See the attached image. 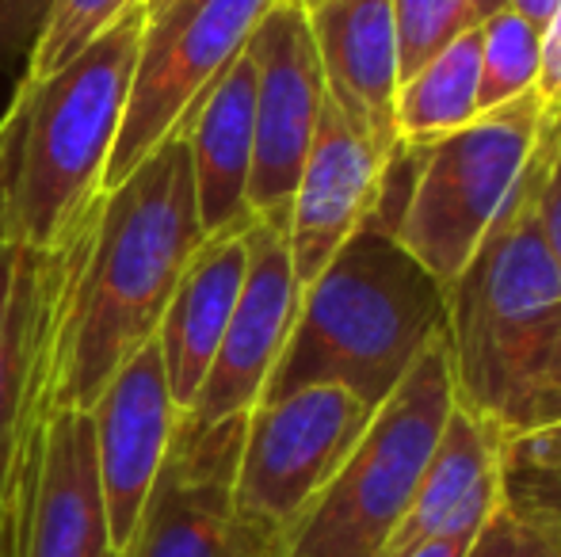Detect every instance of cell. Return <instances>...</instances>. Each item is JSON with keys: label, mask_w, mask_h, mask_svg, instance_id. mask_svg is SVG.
Masks as SVG:
<instances>
[{"label": "cell", "mask_w": 561, "mask_h": 557, "mask_svg": "<svg viewBox=\"0 0 561 557\" xmlns=\"http://www.w3.org/2000/svg\"><path fill=\"white\" fill-rule=\"evenodd\" d=\"M207 241L184 130L100 195L96 233L61 336L54 409L89 413L118 367L161 328L180 276Z\"/></svg>", "instance_id": "obj_1"}, {"label": "cell", "mask_w": 561, "mask_h": 557, "mask_svg": "<svg viewBox=\"0 0 561 557\" xmlns=\"http://www.w3.org/2000/svg\"><path fill=\"white\" fill-rule=\"evenodd\" d=\"M141 31L146 4L130 8L66 69L20 81L0 115V248L58 253L96 210Z\"/></svg>", "instance_id": "obj_2"}, {"label": "cell", "mask_w": 561, "mask_h": 557, "mask_svg": "<svg viewBox=\"0 0 561 557\" xmlns=\"http://www.w3.org/2000/svg\"><path fill=\"white\" fill-rule=\"evenodd\" d=\"M447 328V290L393 233L367 222L302 290L267 397L340 386L378 409Z\"/></svg>", "instance_id": "obj_3"}, {"label": "cell", "mask_w": 561, "mask_h": 557, "mask_svg": "<svg viewBox=\"0 0 561 557\" xmlns=\"http://www.w3.org/2000/svg\"><path fill=\"white\" fill-rule=\"evenodd\" d=\"M558 328L561 271L535 222L531 184L524 176L501 222L447 287L444 340L458 402L512 436Z\"/></svg>", "instance_id": "obj_4"}, {"label": "cell", "mask_w": 561, "mask_h": 557, "mask_svg": "<svg viewBox=\"0 0 561 557\" xmlns=\"http://www.w3.org/2000/svg\"><path fill=\"white\" fill-rule=\"evenodd\" d=\"M542 130L547 115L531 92L516 104L478 115L470 127L432 146L393 149L405 199L393 210L390 233L444 290L508 210L535 161Z\"/></svg>", "instance_id": "obj_5"}, {"label": "cell", "mask_w": 561, "mask_h": 557, "mask_svg": "<svg viewBox=\"0 0 561 557\" xmlns=\"http://www.w3.org/2000/svg\"><path fill=\"white\" fill-rule=\"evenodd\" d=\"M455 397L447 340L439 336L370 413L344 466L290 527L283 557H382L413 504Z\"/></svg>", "instance_id": "obj_6"}, {"label": "cell", "mask_w": 561, "mask_h": 557, "mask_svg": "<svg viewBox=\"0 0 561 557\" xmlns=\"http://www.w3.org/2000/svg\"><path fill=\"white\" fill-rule=\"evenodd\" d=\"M272 4L275 0H169L146 12L104 192L123 184L153 149L184 130L210 84L244 54Z\"/></svg>", "instance_id": "obj_7"}, {"label": "cell", "mask_w": 561, "mask_h": 557, "mask_svg": "<svg viewBox=\"0 0 561 557\" xmlns=\"http://www.w3.org/2000/svg\"><path fill=\"white\" fill-rule=\"evenodd\" d=\"M92 233L96 210L58 253L0 248V500L20 489L31 443L54 409L61 336Z\"/></svg>", "instance_id": "obj_8"}, {"label": "cell", "mask_w": 561, "mask_h": 557, "mask_svg": "<svg viewBox=\"0 0 561 557\" xmlns=\"http://www.w3.org/2000/svg\"><path fill=\"white\" fill-rule=\"evenodd\" d=\"M370 413L340 386H302L260 402L244 420L237 454L233 504L241 520L287 543L290 527L344 466Z\"/></svg>", "instance_id": "obj_9"}, {"label": "cell", "mask_w": 561, "mask_h": 557, "mask_svg": "<svg viewBox=\"0 0 561 557\" xmlns=\"http://www.w3.org/2000/svg\"><path fill=\"white\" fill-rule=\"evenodd\" d=\"M244 420L192 428L180 420L141 520L118 557H283V543L233 504Z\"/></svg>", "instance_id": "obj_10"}, {"label": "cell", "mask_w": 561, "mask_h": 557, "mask_svg": "<svg viewBox=\"0 0 561 557\" xmlns=\"http://www.w3.org/2000/svg\"><path fill=\"white\" fill-rule=\"evenodd\" d=\"M244 50L256 69L249 214L283 222L325 112V77L306 8L295 0H275Z\"/></svg>", "instance_id": "obj_11"}, {"label": "cell", "mask_w": 561, "mask_h": 557, "mask_svg": "<svg viewBox=\"0 0 561 557\" xmlns=\"http://www.w3.org/2000/svg\"><path fill=\"white\" fill-rule=\"evenodd\" d=\"M298 302H302V290L290 268L283 222L252 218L249 268H244L233 317L226 325L199 397L180 420L192 428H210V423L249 417L264 402L267 382L279 367L298 317Z\"/></svg>", "instance_id": "obj_12"}, {"label": "cell", "mask_w": 561, "mask_h": 557, "mask_svg": "<svg viewBox=\"0 0 561 557\" xmlns=\"http://www.w3.org/2000/svg\"><path fill=\"white\" fill-rule=\"evenodd\" d=\"M15 557H118L89 413H46L23 462Z\"/></svg>", "instance_id": "obj_13"}, {"label": "cell", "mask_w": 561, "mask_h": 557, "mask_svg": "<svg viewBox=\"0 0 561 557\" xmlns=\"http://www.w3.org/2000/svg\"><path fill=\"white\" fill-rule=\"evenodd\" d=\"M96 439V469L104 489L107 527L115 550H123L141 520L157 474L169 459L172 436L180 428V409L172 402L164 359L157 336L138 348L104 386L89 409Z\"/></svg>", "instance_id": "obj_14"}, {"label": "cell", "mask_w": 561, "mask_h": 557, "mask_svg": "<svg viewBox=\"0 0 561 557\" xmlns=\"http://www.w3.org/2000/svg\"><path fill=\"white\" fill-rule=\"evenodd\" d=\"M390 156L393 153L378 149L363 130H355L325 96L310 156L283 218L298 290L310 287L340 248L370 222Z\"/></svg>", "instance_id": "obj_15"}, {"label": "cell", "mask_w": 561, "mask_h": 557, "mask_svg": "<svg viewBox=\"0 0 561 557\" xmlns=\"http://www.w3.org/2000/svg\"><path fill=\"white\" fill-rule=\"evenodd\" d=\"M504 500V431L455 397L405 520L382 557H401L447 535H478Z\"/></svg>", "instance_id": "obj_16"}, {"label": "cell", "mask_w": 561, "mask_h": 557, "mask_svg": "<svg viewBox=\"0 0 561 557\" xmlns=\"http://www.w3.org/2000/svg\"><path fill=\"white\" fill-rule=\"evenodd\" d=\"M306 15L329 104L378 149L393 153L401 146L393 127L401 89L393 0H325Z\"/></svg>", "instance_id": "obj_17"}, {"label": "cell", "mask_w": 561, "mask_h": 557, "mask_svg": "<svg viewBox=\"0 0 561 557\" xmlns=\"http://www.w3.org/2000/svg\"><path fill=\"white\" fill-rule=\"evenodd\" d=\"M249 222L229 225V230L210 233L203 241L187 271L180 276L176 290H172V302L161 317V328H157V348H161L180 417L199 397L210 363L218 356V344L226 336V325L233 317L244 268H249Z\"/></svg>", "instance_id": "obj_18"}, {"label": "cell", "mask_w": 561, "mask_h": 557, "mask_svg": "<svg viewBox=\"0 0 561 557\" xmlns=\"http://www.w3.org/2000/svg\"><path fill=\"white\" fill-rule=\"evenodd\" d=\"M203 233L249 222L252 146H256V69L249 50L210 84L184 123Z\"/></svg>", "instance_id": "obj_19"}, {"label": "cell", "mask_w": 561, "mask_h": 557, "mask_svg": "<svg viewBox=\"0 0 561 557\" xmlns=\"http://www.w3.org/2000/svg\"><path fill=\"white\" fill-rule=\"evenodd\" d=\"M478 61L481 38L478 31H470L401 81L393 104L401 146H432L478 119Z\"/></svg>", "instance_id": "obj_20"}, {"label": "cell", "mask_w": 561, "mask_h": 557, "mask_svg": "<svg viewBox=\"0 0 561 557\" xmlns=\"http://www.w3.org/2000/svg\"><path fill=\"white\" fill-rule=\"evenodd\" d=\"M478 38V115L531 96L542 66V31L512 8H501L481 23Z\"/></svg>", "instance_id": "obj_21"}, {"label": "cell", "mask_w": 561, "mask_h": 557, "mask_svg": "<svg viewBox=\"0 0 561 557\" xmlns=\"http://www.w3.org/2000/svg\"><path fill=\"white\" fill-rule=\"evenodd\" d=\"M501 8H508V0H393L401 81L413 77L455 38L478 31Z\"/></svg>", "instance_id": "obj_22"}, {"label": "cell", "mask_w": 561, "mask_h": 557, "mask_svg": "<svg viewBox=\"0 0 561 557\" xmlns=\"http://www.w3.org/2000/svg\"><path fill=\"white\" fill-rule=\"evenodd\" d=\"M146 4V0H54L50 15H46L43 31H38L35 46L27 54V81H43V77L66 69L84 46H92L112 23L123 20L130 8Z\"/></svg>", "instance_id": "obj_23"}, {"label": "cell", "mask_w": 561, "mask_h": 557, "mask_svg": "<svg viewBox=\"0 0 561 557\" xmlns=\"http://www.w3.org/2000/svg\"><path fill=\"white\" fill-rule=\"evenodd\" d=\"M527 184H531L535 222H539L542 241H547L550 256H554L561 271V112L542 130L531 172H527Z\"/></svg>", "instance_id": "obj_24"}, {"label": "cell", "mask_w": 561, "mask_h": 557, "mask_svg": "<svg viewBox=\"0 0 561 557\" xmlns=\"http://www.w3.org/2000/svg\"><path fill=\"white\" fill-rule=\"evenodd\" d=\"M466 557H561V554L550 546V538L539 527H531L516 508L501 500V508L478 531V538H473Z\"/></svg>", "instance_id": "obj_25"}, {"label": "cell", "mask_w": 561, "mask_h": 557, "mask_svg": "<svg viewBox=\"0 0 561 557\" xmlns=\"http://www.w3.org/2000/svg\"><path fill=\"white\" fill-rule=\"evenodd\" d=\"M54 0H0V69L27 58Z\"/></svg>", "instance_id": "obj_26"}, {"label": "cell", "mask_w": 561, "mask_h": 557, "mask_svg": "<svg viewBox=\"0 0 561 557\" xmlns=\"http://www.w3.org/2000/svg\"><path fill=\"white\" fill-rule=\"evenodd\" d=\"M504 466L561 474V423L519 431V436H504Z\"/></svg>", "instance_id": "obj_27"}, {"label": "cell", "mask_w": 561, "mask_h": 557, "mask_svg": "<svg viewBox=\"0 0 561 557\" xmlns=\"http://www.w3.org/2000/svg\"><path fill=\"white\" fill-rule=\"evenodd\" d=\"M550 423H561V328L554 336V348L547 356V367H542L539 382L531 390V402L524 409V420L512 436L519 431H531V428H550Z\"/></svg>", "instance_id": "obj_28"}, {"label": "cell", "mask_w": 561, "mask_h": 557, "mask_svg": "<svg viewBox=\"0 0 561 557\" xmlns=\"http://www.w3.org/2000/svg\"><path fill=\"white\" fill-rule=\"evenodd\" d=\"M15 543H20V489L0 500V557H15Z\"/></svg>", "instance_id": "obj_29"}, {"label": "cell", "mask_w": 561, "mask_h": 557, "mask_svg": "<svg viewBox=\"0 0 561 557\" xmlns=\"http://www.w3.org/2000/svg\"><path fill=\"white\" fill-rule=\"evenodd\" d=\"M478 535H447V538H432V543H421L416 550L401 554V557H466Z\"/></svg>", "instance_id": "obj_30"}, {"label": "cell", "mask_w": 561, "mask_h": 557, "mask_svg": "<svg viewBox=\"0 0 561 557\" xmlns=\"http://www.w3.org/2000/svg\"><path fill=\"white\" fill-rule=\"evenodd\" d=\"M558 4H561V0H508L512 12H519L527 23H535L539 31L550 23V15L558 12Z\"/></svg>", "instance_id": "obj_31"}, {"label": "cell", "mask_w": 561, "mask_h": 557, "mask_svg": "<svg viewBox=\"0 0 561 557\" xmlns=\"http://www.w3.org/2000/svg\"><path fill=\"white\" fill-rule=\"evenodd\" d=\"M169 0H146V12H157V8H164Z\"/></svg>", "instance_id": "obj_32"}, {"label": "cell", "mask_w": 561, "mask_h": 557, "mask_svg": "<svg viewBox=\"0 0 561 557\" xmlns=\"http://www.w3.org/2000/svg\"><path fill=\"white\" fill-rule=\"evenodd\" d=\"M295 4H302L306 12H310V8H318V4H325V0H295Z\"/></svg>", "instance_id": "obj_33"}]
</instances>
